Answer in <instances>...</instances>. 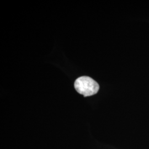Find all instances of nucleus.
<instances>
[{
  "label": "nucleus",
  "mask_w": 149,
  "mask_h": 149,
  "mask_svg": "<svg viewBox=\"0 0 149 149\" xmlns=\"http://www.w3.org/2000/svg\"><path fill=\"white\" fill-rule=\"evenodd\" d=\"M74 86L76 91L85 97L95 95L100 89L98 83L88 76H82L76 79Z\"/></svg>",
  "instance_id": "nucleus-1"
}]
</instances>
